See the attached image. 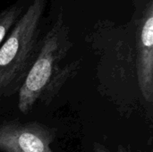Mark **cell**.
<instances>
[{
	"instance_id": "obj_1",
	"label": "cell",
	"mask_w": 153,
	"mask_h": 152,
	"mask_svg": "<svg viewBox=\"0 0 153 152\" xmlns=\"http://www.w3.org/2000/svg\"><path fill=\"white\" fill-rule=\"evenodd\" d=\"M73 44L62 14L41 39L38 56L18 91V109L30 112L38 103L48 105L79 71L81 59L61 66Z\"/></svg>"
},
{
	"instance_id": "obj_2",
	"label": "cell",
	"mask_w": 153,
	"mask_h": 152,
	"mask_svg": "<svg viewBox=\"0 0 153 152\" xmlns=\"http://www.w3.org/2000/svg\"><path fill=\"white\" fill-rule=\"evenodd\" d=\"M46 1L33 0L0 47V98L18 93L38 56Z\"/></svg>"
},
{
	"instance_id": "obj_3",
	"label": "cell",
	"mask_w": 153,
	"mask_h": 152,
	"mask_svg": "<svg viewBox=\"0 0 153 152\" xmlns=\"http://www.w3.org/2000/svg\"><path fill=\"white\" fill-rule=\"evenodd\" d=\"M56 130L39 122L6 121L0 124V151L55 152Z\"/></svg>"
},
{
	"instance_id": "obj_4",
	"label": "cell",
	"mask_w": 153,
	"mask_h": 152,
	"mask_svg": "<svg viewBox=\"0 0 153 152\" xmlns=\"http://www.w3.org/2000/svg\"><path fill=\"white\" fill-rule=\"evenodd\" d=\"M136 70L143 99L153 100V4L151 1L143 13L137 36Z\"/></svg>"
},
{
	"instance_id": "obj_5",
	"label": "cell",
	"mask_w": 153,
	"mask_h": 152,
	"mask_svg": "<svg viewBox=\"0 0 153 152\" xmlns=\"http://www.w3.org/2000/svg\"><path fill=\"white\" fill-rule=\"evenodd\" d=\"M22 6L14 4L0 13V47L20 18Z\"/></svg>"
},
{
	"instance_id": "obj_6",
	"label": "cell",
	"mask_w": 153,
	"mask_h": 152,
	"mask_svg": "<svg viewBox=\"0 0 153 152\" xmlns=\"http://www.w3.org/2000/svg\"><path fill=\"white\" fill-rule=\"evenodd\" d=\"M92 152H111L106 146H104L103 144L100 143V142H93V145H92ZM115 152H134L123 146H119L117 148V150Z\"/></svg>"
}]
</instances>
